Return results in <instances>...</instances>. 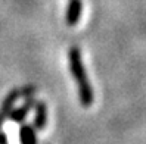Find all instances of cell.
Instances as JSON below:
<instances>
[{
  "label": "cell",
  "mask_w": 146,
  "mask_h": 144,
  "mask_svg": "<svg viewBox=\"0 0 146 144\" xmlns=\"http://www.w3.org/2000/svg\"><path fill=\"white\" fill-rule=\"evenodd\" d=\"M68 60H70L71 74L77 84V90H78V97H80L81 105L84 107H90L94 101V93H93V88L90 85L87 74H86V69H84L81 53L77 47L70 49V52H68Z\"/></svg>",
  "instance_id": "1"
},
{
  "label": "cell",
  "mask_w": 146,
  "mask_h": 144,
  "mask_svg": "<svg viewBox=\"0 0 146 144\" xmlns=\"http://www.w3.org/2000/svg\"><path fill=\"white\" fill-rule=\"evenodd\" d=\"M81 12H83V2L81 0H70L68 7H66V16H65L66 25L74 27V25L78 24V21L81 18Z\"/></svg>",
  "instance_id": "2"
},
{
  "label": "cell",
  "mask_w": 146,
  "mask_h": 144,
  "mask_svg": "<svg viewBox=\"0 0 146 144\" xmlns=\"http://www.w3.org/2000/svg\"><path fill=\"white\" fill-rule=\"evenodd\" d=\"M47 124V107L44 103L37 101L36 103V116H34V128L43 130Z\"/></svg>",
  "instance_id": "3"
},
{
  "label": "cell",
  "mask_w": 146,
  "mask_h": 144,
  "mask_svg": "<svg viewBox=\"0 0 146 144\" xmlns=\"http://www.w3.org/2000/svg\"><path fill=\"white\" fill-rule=\"evenodd\" d=\"M19 143L21 144H37L36 131L30 125H22L19 130Z\"/></svg>",
  "instance_id": "4"
},
{
  "label": "cell",
  "mask_w": 146,
  "mask_h": 144,
  "mask_svg": "<svg viewBox=\"0 0 146 144\" xmlns=\"http://www.w3.org/2000/svg\"><path fill=\"white\" fill-rule=\"evenodd\" d=\"M33 105H34V101L28 100L24 106L15 109V110H11L7 116H9L13 122H24V119L27 118V115H28V112H30V109H31Z\"/></svg>",
  "instance_id": "5"
},
{
  "label": "cell",
  "mask_w": 146,
  "mask_h": 144,
  "mask_svg": "<svg viewBox=\"0 0 146 144\" xmlns=\"http://www.w3.org/2000/svg\"><path fill=\"white\" fill-rule=\"evenodd\" d=\"M18 97H19V90H12L9 94L6 96V99L3 100V105H2V113L5 116L9 115V112L12 110V107H13V105H15V101H16Z\"/></svg>",
  "instance_id": "6"
},
{
  "label": "cell",
  "mask_w": 146,
  "mask_h": 144,
  "mask_svg": "<svg viewBox=\"0 0 146 144\" xmlns=\"http://www.w3.org/2000/svg\"><path fill=\"white\" fill-rule=\"evenodd\" d=\"M36 91H37V88L34 87V85H27V87H24L22 90H19V96L28 99V97H31V96L36 94Z\"/></svg>",
  "instance_id": "7"
},
{
  "label": "cell",
  "mask_w": 146,
  "mask_h": 144,
  "mask_svg": "<svg viewBox=\"0 0 146 144\" xmlns=\"http://www.w3.org/2000/svg\"><path fill=\"white\" fill-rule=\"evenodd\" d=\"M0 144H7V137L3 132H0Z\"/></svg>",
  "instance_id": "8"
},
{
  "label": "cell",
  "mask_w": 146,
  "mask_h": 144,
  "mask_svg": "<svg viewBox=\"0 0 146 144\" xmlns=\"http://www.w3.org/2000/svg\"><path fill=\"white\" fill-rule=\"evenodd\" d=\"M3 121H5V115L0 113V128H2V125H3Z\"/></svg>",
  "instance_id": "9"
}]
</instances>
